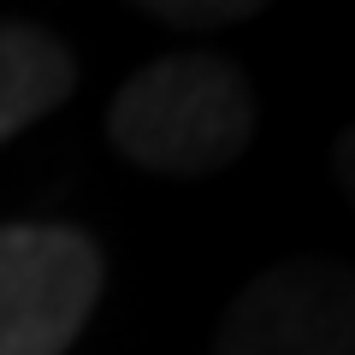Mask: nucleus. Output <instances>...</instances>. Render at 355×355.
Masks as SVG:
<instances>
[{"label":"nucleus","instance_id":"20e7f679","mask_svg":"<svg viewBox=\"0 0 355 355\" xmlns=\"http://www.w3.org/2000/svg\"><path fill=\"white\" fill-rule=\"evenodd\" d=\"M71 83L77 60L60 36H48L42 24L0 18V142H12L24 125L53 113L71 95Z\"/></svg>","mask_w":355,"mask_h":355},{"label":"nucleus","instance_id":"423d86ee","mask_svg":"<svg viewBox=\"0 0 355 355\" xmlns=\"http://www.w3.org/2000/svg\"><path fill=\"white\" fill-rule=\"evenodd\" d=\"M331 160H338V184H343V196L355 202V125L338 137V154H331Z\"/></svg>","mask_w":355,"mask_h":355},{"label":"nucleus","instance_id":"f257e3e1","mask_svg":"<svg viewBox=\"0 0 355 355\" xmlns=\"http://www.w3.org/2000/svg\"><path fill=\"white\" fill-rule=\"evenodd\" d=\"M107 137L142 172L202 178L231 166L254 137L249 77L214 53H172L154 60L119 89Z\"/></svg>","mask_w":355,"mask_h":355},{"label":"nucleus","instance_id":"f03ea898","mask_svg":"<svg viewBox=\"0 0 355 355\" xmlns=\"http://www.w3.org/2000/svg\"><path fill=\"white\" fill-rule=\"evenodd\" d=\"M101 302V249L77 225H0V355H65Z\"/></svg>","mask_w":355,"mask_h":355},{"label":"nucleus","instance_id":"39448f33","mask_svg":"<svg viewBox=\"0 0 355 355\" xmlns=\"http://www.w3.org/2000/svg\"><path fill=\"white\" fill-rule=\"evenodd\" d=\"M254 12H261L254 0H148V18L178 30H219V24H243Z\"/></svg>","mask_w":355,"mask_h":355},{"label":"nucleus","instance_id":"7ed1b4c3","mask_svg":"<svg viewBox=\"0 0 355 355\" xmlns=\"http://www.w3.org/2000/svg\"><path fill=\"white\" fill-rule=\"evenodd\" d=\"M214 355H355V272L326 254L266 266L225 308Z\"/></svg>","mask_w":355,"mask_h":355}]
</instances>
